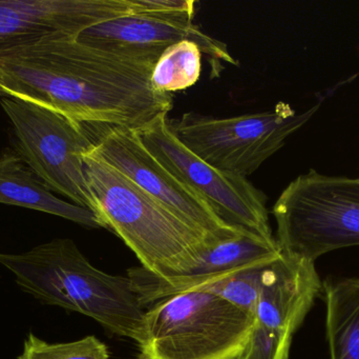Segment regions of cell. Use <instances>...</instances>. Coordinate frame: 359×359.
<instances>
[{"label":"cell","mask_w":359,"mask_h":359,"mask_svg":"<svg viewBox=\"0 0 359 359\" xmlns=\"http://www.w3.org/2000/svg\"><path fill=\"white\" fill-rule=\"evenodd\" d=\"M154 67L52 34L0 51V90L81 124L137 131L172 107L151 84Z\"/></svg>","instance_id":"cell-1"},{"label":"cell","mask_w":359,"mask_h":359,"mask_svg":"<svg viewBox=\"0 0 359 359\" xmlns=\"http://www.w3.org/2000/svg\"><path fill=\"white\" fill-rule=\"evenodd\" d=\"M0 265L43 305L83 314L137 344L142 339L147 309L130 278L97 269L69 238H55L20 254L0 253Z\"/></svg>","instance_id":"cell-2"},{"label":"cell","mask_w":359,"mask_h":359,"mask_svg":"<svg viewBox=\"0 0 359 359\" xmlns=\"http://www.w3.org/2000/svg\"><path fill=\"white\" fill-rule=\"evenodd\" d=\"M86 181L96 200L97 218L119 236L138 257L141 267L161 278L189 271L215 242L205 232L104 160L82 155Z\"/></svg>","instance_id":"cell-3"},{"label":"cell","mask_w":359,"mask_h":359,"mask_svg":"<svg viewBox=\"0 0 359 359\" xmlns=\"http://www.w3.org/2000/svg\"><path fill=\"white\" fill-rule=\"evenodd\" d=\"M255 325L212 293H180L147 310L138 359H238Z\"/></svg>","instance_id":"cell-4"},{"label":"cell","mask_w":359,"mask_h":359,"mask_svg":"<svg viewBox=\"0 0 359 359\" xmlns=\"http://www.w3.org/2000/svg\"><path fill=\"white\" fill-rule=\"evenodd\" d=\"M272 213L284 254L316 263L327 253L359 246V177L310 170L289 183Z\"/></svg>","instance_id":"cell-5"},{"label":"cell","mask_w":359,"mask_h":359,"mask_svg":"<svg viewBox=\"0 0 359 359\" xmlns=\"http://www.w3.org/2000/svg\"><path fill=\"white\" fill-rule=\"evenodd\" d=\"M318 107L297 114L280 101L273 110L232 117L187 112L168 119V124L182 143L207 164L247 178L309 122Z\"/></svg>","instance_id":"cell-6"},{"label":"cell","mask_w":359,"mask_h":359,"mask_svg":"<svg viewBox=\"0 0 359 359\" xmlns=\"http://www.w3.org/2000/svg\"><path fill=\"white\" fill-rule=\"evenodd\" d=\"M0 105L12 124L15 151L32 172L53 193L97 216L82 159L93 145L86 124L20 99L1 97Z\"/></svg>","instance_id":"cell-7"},{"label":"cell","mask_w":359,"mask_h":359,"mask_svg":"<svg viewBox=\"0 0 359 359\" xmlns=\"http://www.w3.org/2000/svg\"><path fill=\"white\" fill-rule=\"evenodd\" d=\"M145 147L229 227L246 230L268 240L272 235L266 196L248 178L219 170L190 151L175 135L168 114L136 131Z\"/></svg>","instance_id":"cell-8"},{"label":"cell","mask_w":359,"mask_h":359,"mask_svg":"<svg viewBox=\"0 0 359 359\" xmlns=\"http://www.w3.org/2000/svg\"><path fill=\"white\" fill-rule=\"evenodd\" d=\"M104 126L93 137L90 153L123 173L156 200L215 240H227L243 231L224 223L196 192L177 178L145 147L136 131Z\"/></svg>","instance_id":"cell-9"},{"label":"cell","mask_w":359,"mask_h":359,"mask_svg":"<svg viewBox=\"0 0 359 359\" xmlns=\"http://www.w3.org/2000/svg\"><path fill=\"white\" fill-rule=\"evenodd\" d=\"M78 39L111 54L154 65L166 48L190 40L210 58L212 69L219 61L238 65L224 42L201 31L189 17L124 15L86 30Z\"/></svg>","instance_id":"cell-10"},{"label":"cell","mask_w":359,"mask_h":359,"mask_svg":"<svg viewBox=\"0 0 359 359\" xmlns=\"http://www.w3.org/2000/svg\"><path fill=\"white\" fill-rule=\"evenodd\" d=\"M280 255L282 250L276 240H265L243 230L234 237L215 242L182 275L161 278L140 266L128 270V278L141 305L147 309L180 293L200 290L236 272L273 263Z\"/></svg>","instance_id":"cell-11"},{"label":"cell","mask_w":359,"mask_h":359,"mask_svg":"<svg viewBox=\"0 0 359 359\" xmlns=\"http://www.w3.org/2000/svg\"><path fill=\"white\" fill-rule=\"evenodd\" d=\"M128 14V0H0V51L52 34L79 36Z\"/></svg>","instance_id":"cell-12"},{"label":"cell","mask_w":359,"mask_h":359,"mask_svg":"<svg viewBox=\"0 0 359 359\" xmlns=\"http://www.w3.org/2000/svg\"><path fill=\"white\" fill-rule=\"evenodd\" d=\"M320 292L313 261L282 253L264 269L255 322L294 335Z\"/></svg>","instance_id":"cell-13"},{"label":"cell","mask_w":359,"mask_h":359,"mask_svg":"<svg viewBox=\"0 0 359 359\" xmlns=\"http://www.w3.org/2000/svg\"><path fill=\"white\" fill-rule=\"evenodd\" d=\"M0 204L48 213L92 229L103 228L92 211L57 197L12 149L0 155Z\"/></svg>","instance_id":"cell-14"},{"label":"cell","mask_w":359,"mask_h":359,"mask_svg":"<svg viewBox=\"0 0 359 359\" xmlns=\"http://www.w3.org/2000/svg\"><path fill=\"white\" fill-rule=\"evenodd\" d=\"M330 359H359V276L323 282Z\"/></svg>","instance_id":"cell-15"},{"label":"cell","mask_w":359,"mask_h":359,"mask_svg":"<svg viewBox=\"0 0 359 359\" xmlns=\"http://www.w3.org/2000/svg\"><path fill=\"white\" fill-rule=\"evenodd\" d=\"M202 51L196 42L183 40L164 51L154 67L151 81L160 92L172 94L194 86L200 79Z\"/></svg>","instance_id":"cell-16"},{"label":"cell","mask_w":359,"mask_h":359,"mask_svg":"<svg viewBox=\"0 0 359 359\" xmlns=\"http://www.w3.org/2000/svg\"><path fill=\"white\" fill-rule=\"evenodd\" d=\"M270 263L255 266V267L236 272L227 278H222L196 291L212 293L225 299L231 305L240 308L243 311L252 314L255 318L262 275H263L264 269Z\"/></svg>","instance_id":"cell-17"},{"label":"cell","mask_w":359,"mask_h":359,"mask_svg":"<svg viewBox=\"0 0 359 359\" xmlns=\"http://www.w3.org/2000/svg\"><path fill=\"white\" fill-rule=\"evenodd\" d=\"M18 359H109L107 345L95 337L71 343H46L29 333Z\"/></svg>","instance_id":"cell-18"},{"label":"cell","mask_w":359,"mask_h":359,"mask_svg":"<svg viewBox=\"0 0 359 359\" xmlns=\"http://www.w3.org/2000/svg\"><path fill=\"white\" fill-rule=\"evenodd\" d=\"M292 339L290 333L272 330L255 322L238 359H288Z\"/></svg>","instance_id":"cell-19"},{"label":"cell","mask_w":359,"mask_h":359,"mask_svg":"<svg viewBox=\"0 0 359 359\" xmlns=\"http://www.w3.org/2000/svg\"><path fill=\"white\" fill-rule=\"evenodd\" d=\"M132 14H151L164 17H189L196 14L194 0H128Z\"/></svg>","instance_id":"cell-20"},{"label":"cell","mask_w":359,"mask_h":359,"mask_svg":"<svg viewBox=\"0 0 359 359\" xmlns=\"http://www.w3.org/2000/svg\"><path fill=\"white\" fill-rule=\"evenodd\" d=\"M0 97H6V94L1 90H0Z\"/></svg>","instance_id":"cell-21"}]
</instances>
